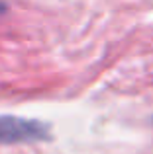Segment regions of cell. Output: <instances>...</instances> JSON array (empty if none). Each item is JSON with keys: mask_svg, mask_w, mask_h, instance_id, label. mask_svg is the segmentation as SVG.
Here are the masks:
<instances>
[{"mask_svg": "<svg viewBox=\"0 0 153 154\" xmlns=\"http://www.w3.org/2000/svg\"><path fill=\"white\" fill-rule=\"evenodd\" d=\"M51 139V127L37 119L0 115V144L43 143Z\"/></svg>", "mask_w": 153, "mask_h": 154, "instance_id": "cell-1", "label": "cell"}, {"mask_svg": "<svg viewBox=\"0 0 153 154\" xmlns=\"http://www.w3.org/2000/svg\"><path fill=\"white\" fill-rule=\"evenodd\" d=\"M8 10V6H6V2H2V0H0V14H4V12Z\"/></svg>", "mask_w": 153, "mask_h": 154, "instance_id": "cell-2", "label": "cell"}]
</instances>
